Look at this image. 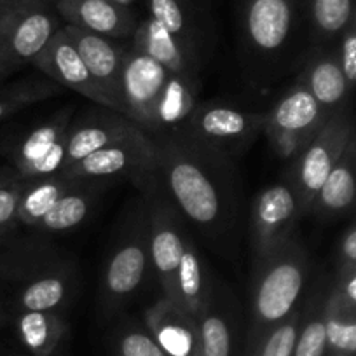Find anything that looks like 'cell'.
Instances as JSON below:
<instances>
[{
  "instance_id": "obj_1",
  "label": "cell",
  "mask_w": 356,
  "mask_h": 356,
  "mask_svg": "<svg viewBox=\"0 0 356 356\" xmlns=\"http://www.w3.org/2000/svg\"><path fill=\"white\" fill-rule=\"evenodd\" d=\"M157 184L178 213L204 236L220 238L236 217L231 161L180 133L156 136Z\"/></svg>"
},
{
  "instance_id": "obj_2",
  "label": "cell",
  "mask_w": 356,
  "mask_h": 356,
  "mask_svg": "<svg viewBox=\"0 0 356 356\" xmlns=\"http://www.w3.org/2000/svg\"><path fill=\"white\" fill-rule=\"evenodd\" d=\"M309 280V259L297 236L255 259L250 311L259 328L271 330L297 311Z\"/></svg>"
},
{
  "instance_id": "obj_3",
  "label": "cell",
  "mask_w": 356,
  "mask_h": 356,
  "mask_svg": "<svg viewBox=\"0 0 356 356\" xmlns=\"http://www.w3.org/2000/svg\"><path fill=\"white\" fill-rule=\"evenodd\" d=\"M149 276H154L150 260V225L149 207L147 201H143L126 222L108 253L102 278L104 306L108 309L124 306V302L138 296Z\"/></svg>"
},
{
  "instance_id": "obj_4",
  "label": "cell",
  "mask_w": 356,
  "mask_h": 356,
  "mask_svg": "<svg viewBox=\"0 0 356 356\" xmlns=\"http://www.w3.org/2000/svg\"><path fill=\"white\" fill-rule=\"evenodd\" d=\"M60 29L51 0H13L0 8V58L16 70L33 63Z\"/></svg>"
},
{
  "instance_id": "obj_5",
  "label": "cell",
  "mask_w": 356,
  "mask_h": 356,
  "mask_svg": "<svg viewBox=\"0 0 356 356\" xmlns=\"http://www.w3.org/2000/svg\"><path fill=\"white\" fill-rule=\"evenodd\" d=\"M355 129V122L344 108L335 112L304 147L302 152L290 163L289 182L299 196L304 213L311 211L318 193L341 159Z\"/></svg>"
},
{
  "instance_id": "obj_6",
  "label": "cell",
  "mask_w": 356,
  "mask_h": 356,
  "mask_svg": "<svg viewBox=\"0 0 356 356\" xmlns=\"http://www.w3.org/2000/svg\"><path fill=\"white\" fill-rule=\"evenodd\" d=\"M330 118L309 89L297 82L266 112L264 133L275 152L292 163Z\"/></svg>"
},
{
  "instance_id": "obj_7",
  "label": "cell",
  "mask_w": 356,
  "mask_h": 356,
  "mask_svg": "<svg viewBox=\"0 0 356 356\" xmlns=\"http://www.w3.org/2000/svg\"><path fill=\"white\" fill-rule=\"evenodd\" d=\"M266 114L224 104H197L180 135L232 161L264 131Z\"/></svg>"
},
{
  "instance_id": "obj_8",
  "label": "cell",
  "mask_w": 356,
  "mask_h": 356,
  "mask_svg": "<svg viewBox=\"0 0 356 356\" xmlns=\"http://www.w3.org/2000/svg\"><path fill=\"white\" fill-rule=\"evenodd\" d=\"M74 108H61L39 124L26 129L8 150L15 170L25 180L63 177L68 166V133Z\"/></svg>"
},
{
  "instance_id": "obj_9",
  "label": "cell",
  "mask_w": 356,
  "mask_h": 356,
  "mask_svg": "<svg viewBox=\"0 0 356 356\" xmlns=\"http://www.w3.org/2000/svg\"><path fill=\"white\" fill-rule=\"evenodd\" d=\"M63 177L74 180H98L108 182L129 178L142 191L157 182V145L156 140L145 142H121L89 154L79 163L65 170Z\"/></svg>"
},
{
  "instance_id": "obj_10",
  "label": "cell",
  "mask_w": 356,
  "mask_h": 356,
  "mask_svg": "<svg viewBox=\"0 0 356 356\" xmlns=\"http://www.w3.org/2000/svg\"><path fill=\"white\" fill-rule=\"evenodd\" d=\"M143 193H145V201L149 207L152 275L159 282L163 296L171 299L178 267L182 262L191 236L184 225V217L164 196L159 184L156 182Z\"/></svg>"
},
{
  "instance_id": "obj_11",
  "label": "cell",
  "mask_w": 356,
  "mask_h": 356,
  "mask_svg": "<svg viewBox=\"0 0 356 356\" xmlns=\"http://www.w3.org/2000/svg\"><path fill=\"white\" fill-rule=\"evenodd\" d=\"M171 77L168 68L129 42L119 86L121 114L152 135L157 108Z\"/></svg>"
},
{
  "instance_id": "obj_12",
  "label": "cell",
  "mask_w": 356,
  "mask_h": 356,
  "mask_svg": "<svg viewBox=\"0 0 356 356\" xmlns=\"http://www.w3.org/2000/svg\"><path fill=\"white\" fill-rule=\"evenodd\" d=\"M304 215L292 184H275L257 196L252 208V245L255 259L275 252L296 236V225Z\"/></svg>"
},
{
  "instance_id": "obj_13",
  "label": "cell",
  "mask_w": 356,
  "mask_h": 356,
  "mask_svg": "<svg viewBox=\"0 0 356 356\" xmlns=\"http://www.w3.org/2000/svg\"><path fill=\"white\" fill-rule=\"evenodd\" d=\"M152 136L119 112L102 107L100 112H88L74 119L68 133V166L79 163L97 150L121 142H145ZM67 166V168H68Z\"/></svg>"
},
{
  "instance_id": "obj_14",
  "label": "cell",
  "mask_w": 356,
  "mask_h": 356,
  "mask_svg": "<svg viewBox=\"0 0 356 356\" xmlns=\"http://www.w3.org/2000/svg\"><path fill=\"white\" fill-rule=\"evenodd\" d=\"M32 65L37 70L42 72L46 77L53 79L56 84L63 86L65 89H72L75 93L89 98L93 104L112 111L111 100L102 91L98 82L95 81L91 72L82 61L77 47L74 46L67 30H65V25L63 29L58 30L56 35L51 39L46 49L33 60Z\"/></svg>"
},
{
  "instance_id": "obj_15",
  "label": "cell",
  "mask_w": 356,
  "mask_h": 356,
  "mask_svg": "<svg viewBox=\"0 0 356 356\" xmlns=\"http://www.w3.org/2000/svg\"><path fill=\"white\" fill-rule=\"evenodd\" d=\"M51 4L65 19V25L115 40H131L140 25L129 6L114 0H51Z\"/></svg>"
},
{
  "instance_id": "obj_16",
  "label": "cell",
  "mask_w": 356,
  "mask_h": 356,
  "mask_svg": "<svg viewBox=\"0 0 356 356\" xmlns=\"http://www.w3.org/2000/svg\"><path fill=\"white\" fill-rule=\"evenodd\" d=\"M65 30L74 46L77 47L88 70L91 72L102 91L111 100L112 111L121 114L119 86H121L128 44H121V40L98 35V33L88 32V30H82L74 25H65Z\"/></svg>"
},
{
  "instance_id": "obj_17",
  "label": "cell",
  "mask_w": 356,
  "mask_h": 356,
  "mask_svg": "<svg viewBox=\"0 0 356 356\" xmlns=\"http://www.w3.org/2000/svg\"><path fill=\"white\" fill-rule=\"evenodd\" d=\"M296 0H243V30L259 54L283 49L293 29Z\"/></svg>"
},
{
  "instance_id": "obj_18",
  "label": "cell",
  "mask_w": 356,
  "mask_h": 356,
  "mask_svg": "<svg viewBox=\"0 0 356 356\" xmlns=\"http://www.w3.org/2000/svg\"><path fill=\"white\" fill-rule=\"evenodd\" d=\"M129 42L136 49L154 58L171 74L200 79L197 77V70H200L197 47L168 32L156 19L147 18L140 22L138 29Z\"/></svg>"
},
{
  "instance_id": "obj_19",
  "label": "cell",
  "mask_w": 356,
  "mask_h": 356,
  "mask_svg": "<svg viewBox=\"0 0 356 356\" xmlns=\"http://www.w3.org/2000/svg\"><path fill=\"white\" fill-rule=\"evenodd\" d=\"M147 321L168 356H196L197 351L201 353L197 321L173 300L161 296V299L147 309Z\"/></svg>"
},
{
  "instance_id": "obj_20",
  "label": "cell",
  "mask_w": 356,
  "mask_h": 356,
  "mask_svg": "<svg viewBox=\"0 0 356 356\" xmlns=\"http://www.w3.org/2000/svg\"><path fill=\"white\" fill-rule=\"evenodd\" d=\"M356 208V129L341 159L318 193L311 211L321 218H335Z\"/></svg>"
},
{
  "instance_id": "obj_21",
  "label": "cell",
  "mask_w": 356,
  "mask_h": 356,
  "mask_svg": "<svg viewBox=\"0 0 356 356\" xmlns=\"http://www.w3.org/2000/svg\"><path fill=\"white\" fill-rule=\"evenodd\" d=\"M77 275L65 262H56L30 276L18 293L22 311H56L75 293Z\"/></svg>"
},
{
  "instance_id": "obj_22",
  "label": "cell",
  "mask_w": 356,
  "mask_h": 356,
  "mask_svg": "<svg viewBox=\"0 0 356 356\" xmlns=\"http://www.w3.org/2000/svg\"><path fill=\"white\" fill-rule=\"evenodd\" d=\"M213 292L215 286L208 276L207 266H204L193 238H189L182 262L178 267L177 280H175L173 297L170 300H173L178 307H182L191 318L197 321V318L210 304Z\"/></svg>"
},
{
  "instance_id": "obj_23",
  "label": "cell",
  "mask_w": 356,
  "mask_h": 356,
  "mask_svg": "<svg viewBox=\"0 0 356 356\" xmlns=\"http://www.w3.org/2000/svg\"><path fill=\"white\" fill-rule=\"evenodd\" d=\"M300 82L330 115L344 108L342 104L351 89L342 70L339 53H314L309 56Z\"/></svg>"
},
{
  "instance_id": "obj_24",
  "label": "cell",
  "mask_w": 356,
  "mask_h": 356,
  "mask_svg": "<svg viewBox=\"0 0 356 356\" xmlns=\"http://www.w3.org/2000/svg\"><path fill=\"white\" fill-rule=\"evenodd\" d=\"M108 182L75 180L70 191L63 194L39 224V231L65 232L79 227L93 213L98 197L107 189Z\"/></svg>"
},
{
  "instance_id": "obj_25",
  "label": "cell",
  "mask_w": 356,
  "mask_h": 356,
  "mask_svg": "<svg viewBox=\"0 0 356 356\" xmlns=\"http://www.w3.org/2000/svg\"><path fill=\"white\" fill-rule=\"evenodd\" d=\"M75 184L74 178L51 177L40 180H26L18 207L19 224L37 229L51 208L58 203L67 191Z\"/></svg>"
},
{
  "instance_id": "obj_26",
  "label": "cell",
  "mask_w": 356,
  "mask_h": 356,
  "mask_svg": "<svg viewBox=\"0 0 356 356\" xmlns=\"http://www.w3.org/2000/svg\"><path fill=\"white\" fill-rule=\"evenodd\" d=\"M201 356H231L232 325L220 306V290L215 289L207 309L197 318Z\"/></svg>"
},
{
  "instance_id": "obj_27",
  "label": "cell",
  "mask_w": 356,
  "mask_h": 356,
  "mask_svg": "<svg viewBox=\"0 0 356 356\" xmlns=\"http://www.w3.org/2000/svg\"><path fill=\"white\" fill-rule=\"evenodd\" d=\"M65 93L63 86L49 77H26L0 88V121L11 118L29 105L49 100Z\"/></svg>"
},
{
  "instance_id": "obj_28",
  "label": "cell",
  "mask_w": 356,
  "mask_h": 356,
  "mask_svg": "<svg viewBox=\"0 0 356 356\" xmlns=\"http://www.w3.org/2000/svg\"><path fill=\"white\" fill-rule=\"evenodd\" d=\"M306 8L313 35L327 42L342 35L355 15L356 0H306Z\"/></svg>"
},
{
  "instance_id": "obj_29",
  "label": "cell",
  "mask_w": 356,
  "mask_h": 356,
  "mask_svg": "<svg viewBox=\"0 0 356 356\" xmlns=\"http://www.w3.org/2000/svg\"><path fill=\"white\" fill-rule=\"evenodd\" d=\"M150 18L173 35L197 47V26L189 0H147Z\"/></svg>"
},
{
  "instance_id": "obj_30",
  "label": "cell",
  "mask_w": 356,
  "mask_h": 356,
  "mask_svg": "<svg viewBox=\"0 0 356 356\" xmlns=\"http://www.w3.org/2000/svg\"><path fill=\"white\" fill-rule=\"evenodd\" d=\"M18 332L26 348L42 355L58 342L63 332V321L53 311H22Z\"/></svg>"
},
{
  "instance_id": "obj_31",
  "label": "cell",
  "mask_w": 356,
  "mask_h": 356,
  "mask_svg": "<svg viewBox=\"0 0 356 356\" xmlns=\"http://www.w3.org/2000/svg\"><path fill=\"white\" fill-rule=\"evenodd\" d=\"M325 325L330 348L341 353H356V311L325 302Z\"/></svg>"
},
{
  "instance_id": "obj_32",
  "label": "cell",
  "mask_w": 356,
  "mask_h": 356,
  "mask_svg": "<svg viewBox=\"0 0 356 356\" xmlns=\"http://www.w3.org/2000/svg\"><path fill=\"white\" fill-rule=\"evenodd\" d=\"M325 302H314L311 307L309 318L297 334L293 356H323L328 346L327 325H325Z\"/></svg>"
},
{
  "instance_id": "obj_33",
  "label": "cell",
  "mask_w": 356,
  "mask_h": 356,
  "mask_svg": "<svg viewBox=\"0 0 356 356\" xmlns=\"http://www.w3.org/2000/svg\"><path fill=\"white\" fill-rule=\"evenodd\" d=\"M300 325V311L297 309L289 320L276 325L264 337L259 356H293Z\"/></svg>"
},
{
  "instance_id": "obj_34",
  "label": "cell",
  "mask_w": 356,
  "mask_h": 356,
  "mask_svg": "<svg viewBox=\"0 0 356 356\" xmlns=\"http://www.w3.org/2000/svg\"><path fill=\"white\" fill-rule=\"evenodd\" d=\"M25 186L26 180L18 184V186L0 189V234L4 236V238H8L13 229L19 224L18 207Z\"/></svg>"
},
{
  "instance_id": "obj_35",
  "label": "cell",
  "mask_w": 356,
  "mask_h": 356,
  "mask_svg": "<svg viewBox=\"0 0 356 356\" xmlns=\"http://www.w3.org/2000/svg\"><path fill=\"white\" fill-rule=\"evenodd\" d=\"M339 60H341L342 70L349 86H356V9L351 22L346 26L341 35V49H339Z\"/></svg>"
},
{
  "instance_id": "obj_36",
  "label": "cell",
  "mask_w": 356,
  "mask_h": 356,
  "mask_svg": "<svg viewBox=\"0 0 356 356\" xmlns=\"http://www.w3.org/2000/svg\"><path fill=\"white\" fill-rule=\"evenodd\" d=\"M119 349L122 356H168L156 339L136 330L129 332L121 339Z\"/></svg>"
},
{
  "instance_id": "obj_37",
  "label": "cell",
  "mask_w": 356,
  "mask_h": 356,
  "mask_svg": "<svg viewBox=\"0 0 356 356\" xmlns=\"http://www.w3.org/2000/svg\"><path fill=\"white\" fill-rule=\"evenodd\" d=\"M327 300L334 306L356 311V267L339 273L337 283L330 290Z\"/></svg>"
},
{
  "instance_id": "obj_38",
  "label": "cell",
  "mask_w": 356,
  "mask_h": 356,
  "mask_svg": "<svg viewBox=\"0 0 356 356\" xmlns=\"http://www.w3.org/2000/svg\"><path fill=\"white\" fill-rule=\"evenodd\" d=\"M337 266L339 273L356 267V224H353L339 241Z\"/></svg>"
},
{
  "instance_id": "obj_39",
  "label": "cell",
  "mask_w": 356,
  "mask_h": 356,
  "mask_svg": "<svg viewBox=\"0 0 356 356\" xmlns=\"http://www.w3.org/2000/svg\"><path fill=\"white\" fill-rule=\"evenodd\" d=\"M22 182H25V178L19 177L18 171L0 168V189H8V187L18 186Z\"/></svg>"
},
{
  "instance_id": "obj_40",
  "label": "cell",
  "mask_w": 356,
  "mask_h": 356,
  "mask_svg": "<svg viewBox=\"0 0 356 356\" xmlns=\"http://www.w3.org/2000/svg\"><path fill=\"white\" fill-rule=\"evenodd\" d=\"M15 70H16L15 67H11V65H9L8 61H4V60H2V58H0V82L4 81V79L8 77V75H11Z\"/></svg>"
},
{
  "instance_id": "obj_41",
  "label": "cell",
  "mask_w": 356,
  "mask_h": 356,
  "mask_svg": "<svg viewBox=\"0 0 356 356\" xmlns=\"http://www.w3.org/2000/svg\"><path fill=\"white\" fill-rule=\"evenodd\" d=\"M9 2H13V0H0V8H4V6H8Z\"/></svg>"
},
{
  "instance_id": "obj_42",
  "label": "cell",
  "mask_w": 356,
  "mask_h": 356,
  "mask_svg": "<svg viewBox=\"0 0 356 356\" xmlns=\"http://www.w3.org/2000/svg\"><path fill=\"white\" fill-rule=\"evenodd\" d=\"M114 2H121V4L128 6V0H114Z\"/></svg>"
},
{
  "instance_id": "obj_43",
  "label": "cell",
  "mask_w": 356,
  "mask_h": 356,
  "mask_svg": "<svg viewBox=\"0 0 356 356\" xmlns=\"http://www.w3.org/2000/svg\"><path fill=\"white\" fill-rule=\"evenodd\" d=\"M2 239H4V236H2V234H0V241H2Z\"/></svg>"
},
{
  "instance_id": "obj_44",
  "label": "cell",
  "mask_w": 356,
  "mask_h": 356,
  "mask_svg": "<svg viewBox=\"0 0 356 356\" xmlns=\"http://www.w3.org/2000/svg\"><path fill=\"white\" fill-rule=\"evenodd\" d=\"M339 356H348V355H339Z\"/></svg>"
}]
</instances>
